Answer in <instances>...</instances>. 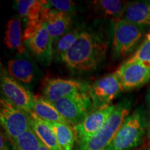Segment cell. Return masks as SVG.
<instances>
[{"instance_id":"6da1fadb","label":"cell","mask_w":150,"mask_h":150,"mask_svg":"<svg viewBox=\"0 0 150 150\" xmlns=\"http://www.w3.org/2000/svg\"><path fill=\"white\" fill-rule=\"evenodd\" d=\"M109 45L108 36L101 31L82 29L72 47L62 56V61L75 74L91 72L106 59Z\"/></svg>"},{"instance_id":"7a4b0ae2","label":"cell","mask_w":150,"mask_h":150,"mask_svg":"<svg viewBox=\"0 0 150 150\" xmlns=\"http://www.w3.org/2000/svg\"><path fill=\"white\" fill-rule=\"evenodd\" d=\"M147 127L143 108H138L126 117L107 150H132L141 142Z\"/></svg>"},{"instance_id":"3957f363","label":"cell","mask_w":150,"mask_h":150,"mask_svg":"<svg viewBox=\"0 0 150 150\" xmlns=\"http://www.w3.org/2000/svg\"><path fill=\"white\" fill-rule=\"evenodd\" d=\"M131 104L129 99H124L116 104L115 110L102 128L89 139L79 142L78 150H107L118 129L130 114Z\"/></svg>"},{"instance_id":"277c9868","label":"cell","mask_w":150,"mask_h":150,"mask_svg":"<svg viewBox=\"0 0 150 150\" xmlns=\"http://www.w3.org/2000/svg\"><path fill=\"white\" fill-rule=\"evenodd\" d=\"M24 45L41 65L48 66L53 57V39L42 20L27 22L23 33Z\"/></svg>"},{"instance_id":"5b68a950","label":"cell","mask_w":150,"mask_h":150,"mask_svg":"<svg viewBox=\"0 0 150 150\" xmlns=\"http://www.w3.org/2000/svg\"><path fill=\"white\" fill-rule=\"evenodd\" d=\"M145 28L121 19L115 20L112 42V59L119 60L131 54L143 38Z\"/></svg>"},{"instance_id":"8992f818","label":"cell","mask_w":150,"mask_h":150,"mask_svg":"<svg viewBox=\"0 0 150 150\" xmlns=\"http://www.w3.org/2000/svg\"><path fill=\"white\" fill-rule=\"evenodd\" d=\"M62 117L71 126L79 124L94 109L88 92H77L67 95L54 103Z\"/></svg>"},{"instance_id":"52a82bcc","label":"cell","mask_w":150,"mask_h":150,"mask_svg":"<svg viewBox=\"0 0 150 150\" xmlns=\"http://www.w3.org/2000/svg\"><path fill=\"white\" fill-rule=\"evenodd\" d=\"M0 122L11 142L31 127L29 114L16 107L4 97L0 100Z\"/></svg>"},{"instance_id":"ba28073f","label":"cell","mask_w":150,"mask_h":150,"mask_svg":"<svg viewBox=\"0 0 150 150\" xmlns=\"http://www.w3.org/2000/svg\"><path fill=\"white\" fill-rule=\"evenodd\" d=\"M123 91L117 72L107 74L90 86L88 93L94 109L111 105L112 101Z\"/></svg>"},{"instance_id":"9c48e42d","label":"cell","mask_w":150,"mask_h":150,"mask_svg":"<svg viewBox=\"0 0 150 150\" xmlns=\"http://www.w3.org/2000/svg\"><path fill=\"white\" fill-rule=\"evenodd\" d=\"M0 81L1 91L5 98L30 115L32 112L34 97L32 93L23 84L13 78L5 67H1Z\"/></svg>"},{"instance_id":"30bf717a","label":"cell","mask_w":150,"mask_h":150,"mask_svg":"<svg viewBox=\"0 0 150 150\" xmlns=\"http://www.w3.org/2000/svg\"><path fill=\"white\" fill-rule=\"evenodd\" d=\"M88 82L79 79L63 78H45L43 81L42 93L50 102H56L70 94L77 92H88Z\"/></svg>"},{"instance_id":"8fae6325","label":"cell","mask_w":150,"mask_h":150,"mask_svg":"<svg viewBox=\"0 0 150 150\" xmlns=\"http://www.w3.org/2000/svg\"><path fill=\"white\" fill-rule=\"evenodd\" d=\"M123 91L138 88L150 80V66L139 61L128 59L116 71Z\"/></svg>"},{"instance_id":"7c38bea8","label":"cell","mask_w":150,"mask_h":150,"mask_svg":"<svg viewBox=\"0 0 150 150\" xmlns=\"http://www.w3.org/2000/svg\"><path fill=\"white\" fill-rule=\"evenodd\" d=\"M115 105H108L91 111L79 124L74 127L79 142L85 141L102 128L115 109Z\"/></svg>"},{"instance_id":"4fadbf2b","label":"cell","mask_w":150,"mask_h":150,"mask_svg":"<svg viewBox=\"0 0 150 150\" xmlns=\"http://www.w3.org/2000/svg\"><path fill=\"white\" fill-rule=\"evenodd\" d=\"M54 42L72 30V19L70 14L47 8L41 18Z\"/></svg>"},{"instance_id":"5bb4252c","label":"cell","mask_w":150,"mask_h":150,"mask_svg":"<svg viewBox=\"0 0 150 150\" xmlns=\"http://www.w3.org/2000/svg\"><path fill=\"white\" fill-rule=\"evenodd\" d=\"M7 71L16 81L27 86L31 85L38 76L37 67L33 61L23 54L9 60L7 63Z\"/></svg>"},{"instance_id":"9a60e30c","label":"cell","mask_w":150,"mask_h":150,"mask_svg":"<svg viewBox=\"0 0 150 150\" xmlns=\"http://www.w3.org/2000/svg\"><path fill=\"white\" fill-rule=\"evenodd\" d=\"M120 19L143 28L150 27V1L129 2Z\"/></svg>"},{"instance_id":"2e32d148","label":"cell","mask_w":150,"mask_h":150,"mask_svg":"<svg viewBox=\"0 0 150 150\" xmlns=\"http://www.w3.org/2000/svg\"><path fill=\"white\" fill-rule=\"evenodd\" d=\"M4 40L7 48L17 51L20 54L26 53L27 47L23 42L21 20L20 19L12 18L8 20Z\"/></svg>"},{"instance_id":"e0dca14e","label":"cell","mask_w":150,"mask_h":150,"mask_svg":"<svg viewBox=\"0 0 150 150\" xmlns=\"http://www.w3.org/2000/svg\"><path fill=\"white\" fill-rule=\"evenodd\" d=\"M15 9L27 22L40 20L49 7L47 1L44 0H18L14 3Z\"/></svg>"},{"instance_id":"ac0fdd59","label":"cell","mask_w":150,"mask_h":150,"mask_svg":"<svg viewBox=\"0 0 150 150\" xmlns=\"http://www.w3.org/2000/svg\"><path fill=\"white\" fill-rule=\"evenodd\" d=\"M32 112L39 118L45 122L70 125L60 115L53 103L50 102L43 96L36 95L33 97Z\"/></svg>"},{"instance_id":"d6986e66","label":"cell","mask_w":150,"mask_h":150,"mask_svg":"<svg viewBox=\"0 0 150 150\" xmlns=\"http://www.w3.org/2000/svg\"><path fill=\"white\" fill-rule=\"evenodd\" d=\"M31 125L42 142L50 150H63L59 145L56 137L45 121L31 112L30 113Z\"/></svg>"},{"instance_id":"ffe728a7","label":"cell","mask_w":150,"mask_h":150,"mask_svg":"<svg viewBox=\"0 0 150 150\" xmlns=\"http://www.w3.org/2000/svg\"><path fill=\"white\" fill-rule=\"evenodd\" d=\"M46 122L53 131L63 149L73 150L76 136L74 127L60 122Z\"/></svg>"},{"instance_id":"44dd1931","label":"cell","mask_w":150,"mask_h":150,"mask_svg":"<svg viewBox=\"0 0 150 150\" xmlns=\"http://www.w3.org/2000/svg\"><path fill=\"white\" fill-rule=\"evenodd\" d=\"M127 1L118 0H99L93 1L94 8L97 14L115 20L121 18L127 5Z\"/></svg>"},{"instance_id":"7402d4cb","label":"cell","mask_w":150,"mask_h":150,"mask_svg":"<svg viewBox=\"0 0 150 150\" xmlns=\"http://www.w3.org/2000/svg\"><path fill=\"white\" fill-rule=\"evenodd\" d=\"M81 31V29H80L79 28L71 30L56 41L55 46L53 49V56L56 59L61 61L62 56L74 45Z\"/></svg>"},{"instance_id":"603a6c76","label":"cell","mask_w":150,"mask_h":150,"mask_svg":"<svg viewBox=\"0 0 150 150\" xmlns=\"http://www.w3.org/2000/svg\"><path fill=\"white\" fill-rule=\"evenodd\" d=\"M11 142L18 150H38L42 144L31 127Z\"/></svg>"},{"instance_id":"cb8c5ba5","label":"cell","mask_w":150,"mask_h":150,"mask_svg":"<svg viewBox=\"0 0 150 150\" xmlns=\"http://www.w3.org/2000/svg\"><path fill=\"white\" fill-rule=\"evenodd\" d=\"M129 59L139 61L150 66V33L146 35L136 52Z\"/></svg>"},{"instance_id":"d4e9b609","label":"cell","mask_w":150,"mask_h":150,"mask_svg":"<svg viewBox=\"0 0 150 150\" xmlns=\"http://www.w3.org/2000/svg\"><path fill=\"white\" fill-rule=\"evenodd\" d=\"M51 9L70 14L75 11V3L70 0H50L47 1Z\"/></svg>"},{"instance_id":"484cf974","label":"cell","mask_w":150,"mask_h":150,"mask_svg":"<svg viewBox=\"0 0 150 150\" xmlns=\"http://www.w3.org/2000/svg\"><path fill=\"white\" fill-rule=\"evenodd\" d=\"M9 141H10V140H9ZM2 150H18V149H17L16 147H15L11 141L9 142L8 143V142L6 141V142L4 147L3 148Z\"/></svg>"},{"instance_id":"4316f807","label":"cell","mask_w":150,"mask_h":150,"mask_svg":"<svg viewBox=\"0 0 150 150\" xmlns=\"http://www.w3.org/2000/svg\"><path fill=\"white\" fill-rule=\"evenodd\" d=\"M146 101H147V104L150 112V87L149 88V89H148L147 96H146Z\"/></svg>"},{"instance_id":"83f0119b","label":"cell","mask_w":150,"mask_h":150,"mask_svg":"<svg viewBox=\"0 0 150 150\" xmlns=\"http://www.w3.org/2000/svg\"><path fill=\"white\" fill-rule=\"evenodd\" d=\"M147 136H148V138H149V140L150 141V120L147 125Z\"/></svg>"},{"instance_id":"f1b7e54d","label":"cell","mask_w":150,"mask_h":150,"mask_svg":"<svg viewBox=\"0 0 150 150\" xmlns=\"http://www.w3.org/2000/svg\"><path fill=\"white\" fill-rule=\"evenodd\" d=\"M38 150H50L48 149L47 147H46L45 145H44V144L42 143V144H41V145H40V148H39V149Z\"/></svg>"}]
</instances>
